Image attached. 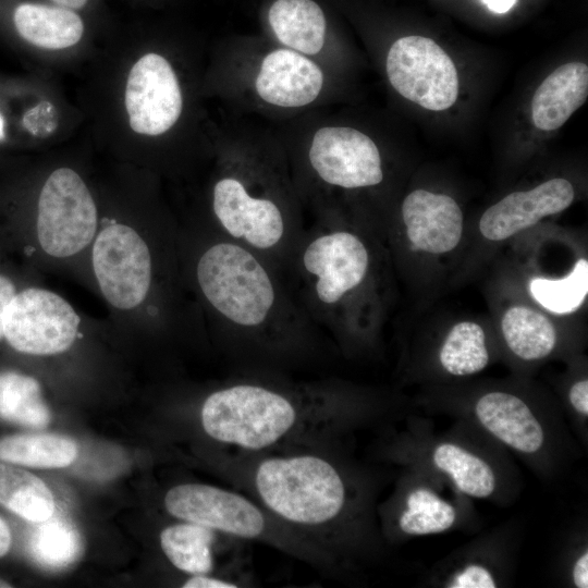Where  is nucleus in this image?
<instances>
[{
  "instance_id": "31",
  "label": "nucleus",
  "mask_w": 588,
  "mask_h": 588,
  "mask_svg": "<svg viewBox=\"0 0 588 588\" xmlns=\"http://www.w3.org/2000/svg\"><path fill=\"white\" fill-rule=\"evenodd\" d=\"M241 581L217 577L216 575H192L183 585L184 588H236Z\"/></svg>"
},
{
  "instance_id": "18",
  "label": "nucleus",
  "mask_w": 588,
  "mask_h": 588,
  "mask_svg": "<svg viewBox=\"0 0 588 588\" xmlns=\"http://www.w3.org/2000/svg\"><path fill=\"white\" fill-rule=\"evenodd\" d=\"M12 21L22 39L42 49L74 46L84 33L79 15L66 8L25 2L14 9Z\"/></svg>"
},
{
  "instance_id": "29",
  "label": "nucleus",
  "mask_w": 588,
  "mask_h": 588,
  "mask_svg": "<svg viewBox=\"0 0 588 588\" xmlns=\"http://www.w3.org/2000/svg\"><path fill=\"white\" fill-rule=\"evenodd\" d=\"M456 518L452 504L425 488L413 490L399 517V527L407 535L438 534L450 529Z\"/></svg>"
},
{
  "instance_id": "10",
  "label": "nucleus",
  "mask_w": 588,
  "mask_h": 588,
  "mask_svg": "<svg viewBox=\"0 0 588 588\" xmlns=\"http://www.w3.org/2000/svg\"><path fill=\"white\" fill-rule=\"evenodd\" d=\"M309 161L326 183L359 188L381 183L383 172L377 145L348 126H326L313 137Z\"/></svg>"
},
{
  "instance_id": "14",
  "label": "nucleus",
  "mask_w": 588,
  "mask_h": 588,
  "mask_svg": "<svg viewBox=\"0 0 588 588\" xmlns=\"http://www.w3.org/2000/svg\"><path fill=\"white\" fill-rule=\"evenodd\" d=\"M402 218L415 249L444 254L453 250L462 238L463 213L448 195L415 189L403 200Z\"/></svg>"
},
{
  "instance_id": "6",
  "label": "nucleus",
  "mask_w": 588,
  "mask_h": 588,
  "mask_svg": "<svg viewBox=\"0 0 588 588\" xmlns=\"http://www.w3.org/2000/svg\"><path fill=\"white\" fill-rule=\"evenodd\" d=\"M387 74L401 96L427 110L442 111L456 101V68L430 38L406 36L394 41L387 57Z\"/></svg>"
},
{
  "instance_id": "17",
  "label": "nucleus",
  "mask_w": 588,
  "mask_h": 588,
  "mask_svg": "<svg viewBox=\"0 0 588 588\" xmlns=\"http://www.w3.org/2000/svg\"><path fill=\"white\" fill-rule=\"evenodd\" d=\"M588 96V66L569 62L555 69L538 86L531 100V120L541 131H554L581 107Z\"/></svg>"
},
{
  "instance_id": "36",
  "label": "nucleus",
  "mask_w": 588,
  "mask_h": 588,
  "mask_svg": "<svg viewBox=\"0 0 588 588\" xmlns=\"http://www.w3.org/2000/svg\"><path fill=\"white\" fill-rule=\"evenodd\" d=\"M11 546V532L5 522L0 517V558L7 554Z\"/></svg>"
},
{
  "instance_id": "35",
  "label": "nucleus",
  "mask_w": 588,
  "mask_h": 588,
  "mask_svg": "<svg viewBox=\"0 0 588 588\" xmlns=\"http://www.w3.org/2000/svg\"><path fill=\"white\" fill-rule=\"evenodd\" d=\"M482 3L494 13H506L511 10L517 0H481Z\"/></svg>"
},
{
  "instance_id": "15",
  "label": "nucleus",
  "mask_w": 588,
  "mask_h": 588,
  "mask_svg": "<svg viewBox=\"0 0 588 588\" xmlns=\"http://www.w3.org/2000/svg\"><path fill=\"white\" fill-rule=\"evenodd\" d=\"M322 82V72L315 62L294 50L279 49L262 60L256 89L271 105L303 107L318 97Z\"/></svg>"
},
{
  "instance_id": "32",
  "label": "nucleus",
  "mask_w": 588,
  "mask_h": 588,
  "mask_svg": "<svg viewBox=\"0 0 588 588\" xmlns=\"http://www.w3.org/2000/svg\"><path fill=\"white\" fill-rule=\"evenodd\" d=\"M17 291V285L13 278L3 271H0V341L3 338L2 324L5 307Z\"/></svg>"
},
{
  "instance_id": "25",
  "label": "nucleus",
  "mask_w": 588,
  "mask_h": 588,
  "mask_svg": "<svg viewBox=\"0 0 588 588\" xmlns=\"http://www.w3.org/2000/svg\"><path fill=\"white\" fill-rule=\"evenodd\" d=\"M0 417L25 427H46L51 416L38 381L16 371L0 372Z\"/></svg>"
},
{
  "instance_id": "24",
  "label": "nucleus",
  "mask_w": 588,
  "mask_h": 588,
  "mask_svg": "<svg viewBox=\"0 0 588 588\" xmlns=\"http://www.w3.org/2000/svg\"><path fill=\"white\" fill-rule=\"evenodd\" d=\"M77 446L69 438L41 433L0 439V461L38 468H61L72 464Z\"/></svg>"
},
{
  "instance_id": "4",
  "label": "nucleus",
  "mask_w": 588,
  "mask_h": 588,
  "mask_svg": "<svg viewBox=\"0 0 588 588\" xmlns=\"http://www.w3.org/2000/svg\"><path fill=\"white\" fill-rule=\"evenodd\" d=\"M196 274L207 301L235 326L257 328L275 306L270 274L240 243L221 242L209 247L198 260Z\"/></svg>"
},
{
  "instance_id": "34",
  "label": "nucleus",
  "mask_w": 588,
  "mask_h": 588,
  "mask_svg": "<svg viewBox=\"0 0 588 588\" xmlns=\"http://www.w3.org/2000/svg\"><path fill=\"white\" fill-rule=\"evenodd\" d=\"M573 580L576 587H588V552H584L575 562L573 568Z\"/></svg>"
},
{
  "instance_id": "30",
  "label": "nucleus",
  "mask_w": 588,
  "mask_h": 588,
  "mask_svg": "<svg viewBox=\"0 0 588 588\" xmlns=\"http://www.w3.org/2000/svg\"><path fill=\"white\" fill-rule=\"evenodd\" d=\"M491 573L481 565H468L457 573L449 587L452 588H494Z\"/></svg>"
},
{
  "instance_id": "26",
  "label": "nucleus",
  "mask_w": 588,
  "mask_h": 588,
  "mask_svg": "<svg viewBox=\"0 0 588 588\" xmlns=\"http://www.w3.org/2000/svg\"><path fill=\"white\" fill-rule=\"evenodd\" d=\"M434 465L448 474L456 488L475 498H487L495 489L492 468L480 457L452 443L438 445L433 453Z\"/></svg>"
},
{
  "instance_id": "12",
  "label": "nucleus",
  "mask_w": 588,
  "mask_h": 588,
  "mask_svg": "<svg viewBox=\"0 0 588 588\" xmlns=\"http://www.w3.org/2000/svg\"><path fill=\"white\" fill-rule=\"evenodd\" d=\"M213 211L235 241L258 250L277 247L285 235V221L270 199L253 197L242 182L224 177L213 187Z\"/></svg>"
},
{
  "instance_id": "37",
  "label": "nucleus",
  "mask_w": 588,
  "mask_h": 588,
  "mask_svg": "<svg viewBox=\"0 0 588 588\" xmlns=\"http://www.w3.org/2000/svg\"><path fill=\"white\" fill-rule=\"evenodd\" d=\"M52 1L63 7L71 8V9H81L87 2V0H52Z\"/></svg>"
},
{
  "instance_id": "21",
  "label": "nucleus",
  "mask_w": 588,
  "mask_h": 588,
  "mask_svg": "<svg viewBox=\"0 0 588 588\" xmlns=\"http://www.w3.org/2000/svg\"><path fill=\"white\" fill-rule=\"evenodd\" d=\"M26 550L30 559L48 571H62L75 563L83 553L82 537L66 518L54 513L35 523Z\"/></svg>"
},
{
  "instance_id": "20",
  "label": "nucleus",
  "mask_w": 588,
  "mask_h": 588,
  "mask_svg": "<svg viewBox=\"0 0 588 588\" xmlns=\"http://www.w3.org/2000/svg\"><path fill=\"white\" fill-rule=\"evenodd\" d=\"M218 532L191 522L170 525L160 532L161 550L177 569L192 575L211 574Z\"/></svg>"
},
{
  "instance_id": "2",
  "label": "nucleus",
  "mask_w": 588,
  "mask_h": 588,
  "mask_svg": "<svg viewBox=\"0 0 588 588\" xmlns=\"http://www.w3.org/2000/svg\"><path fill=\"white\" fill-rule=\"evenodd\" d=\"M327 417L322 399L259 383H235L209 394L200 424L215 442L234 453L290 450L322 436Z\"/></svg>"
},
{
  "instance_id": "19",
  "label": "nucleus",
  "mask_w": 588,
  "mask_h": 588,
  "mask_svg": "<svg viewBox=\"0 0 588 588\" xmlns=\"http://www.w3.org/2000/svg\"><path fill=\"white\" fill-rule=\"evenodd\" d=\"M268 20L277 38L294 50L316 54L324 44L326 17L313 0H277Z\"/></svg>"
},
{
  "instance_id": "27",
  "label": "nucleus",
  "mask_w": 588,
  "mask_h": 588,
  "mask_svg": "<svg viewBox=\"0 0 588 588\" xmlns=\"http://www.w3.org/2000/svg\"><path fill=\"white\" fill-rule=\"evenodd\" d=\"M439 359L443 369L454 376L481 371L489 362L483 329L471 321L456 323L441 346Z\"/></svg>"
},
{
  "instance_id": "23",
  "label": "nucleus",
  "mask_w": 588,
  "mask_h": 588,
  "mask_svg": "<svg viewBox=\"0 0 588 588\" xmlns=\"http://www.w3.org/2000/svg\"><path fill=\"white\" fill-rule=\"evenodd\" d=\"M0 504L32 523L54 513L53 495L40 478L3 463H0Z\"/></svg>"
},
{
  "instance_id": "11",
  "label": "nucleus",
  "mask_w": 588,
  "mask_h": 588,
  "mask_svg": "<svg viewBox=\"0 0 588 588\" xmlns=\"http://www.w3.org/2000/svg\"><path fill=\"white\" fill-rule=\"evenodd\" d=\"M302 265L313 279L317 299L334 305L364 281L369 254L357 235L334 231L320 234L306 245Z\"/></svg>"
},
{
  "instance_id": "9",
  "label": "nucleus",
  "mask_w": 588,
  "mask_h": 588,
  "mask_svg": "<svg viewBox=\"0 0 588 588\" xmlns=\"http://www.w3.org/2000/svg\"><path fill=\"white\" fill-rule=\"evenodd\" d=\"M182 103L176 75L163 57L147 53L133 65L125 87L133 131L150 136L166 133L180 118Z\"/></svg>"
},
{
  "instance_id": "8",
  "label": "nucleus",
  "mask_w": 588,
  "mask_h": 588,
  "mask_svg": "<svg viewBox=\"0 0 588 588\" xmlns=\"http://www.w3.org/2000/svg\"><path fill=\"white\" fill-rule=\"evenodd\" d=\"M93 266L100 290L114 307L130 309L146 297L151 257L146 242L124 224L106 226L93 248Z\"/></svg>"
},
{
  "instance_id": "5",
  "label": "nucleus",
  "mask_w": 588,
  "mask_h": 588,
  "mask_svg": "<svg viewBox=\"0 0 588 588\" xmlns=\"http://www.w3.org/2000/svg\"><path fill=\"white\" fill-rule=\"evenodd\" d=\"M97 228L91 194L72 169L54 170L41 187L36 217L37 240L53 257H69L85 248Z\"/></svg>"
},
{
  "instance_id": "3",
  "label": "nucleus",
  "mask_w": 588,
  "mask_h": 588,
  "mask_svg": "<svg viewBox=\"0 0 588 588\" xmlns=\"http://www.w3.org/2000/svg\"><path fill=\"white\" fill-rule=\"evenodd\" d=\"M167 512L234 540L258 541L322 568L331 556L269 514L256 500L205 483H182L164 495Z\"/></svg>"
},
{
  "instance_id": "33",
  "label": "nucleus",
  "mask_w": 588,
  "mask_h": 588,
  "mask_svg": "<svg viewBox=\"0 0 588 588\" xmlns=\"http://www.w3.org/2000/svg\"><path fill=\"white\" fill-rule=\"evenodd\" d=\"M568 399L574 409L580 415L588 416V381L587 379L575 382L568 392Z\"/></svg>"
},
{
  "instance_id": "1",
  "label": "nucleus",
  "mask_w": 588,
  "mask_h": 588,
  "mask_svg": "<svg viewBox=\"0 0 588 588\" xmlns=\"http://www.w3.org/2000/svg\"><path fill=\"white\" fill-rule=\"evenodd\" d=\"M232 481L298 537L330 555L348 503L345 480L321 453H231ZM331 556V555H330Z\"/></svg>"
},
{
  "instance_id": "22",
  "label": "nucleus",
  "mask_w": 588,
  "mask_h": 588,
  "mask_svg": "<svg viewBox=\"0 0 588 588\" xmlns=\"http://www.w3.org/2000/svg\"><path fill=\"white\" fill-rule=\"evenodd\" d=\"M501 330L509 348L524 360L541 359L556 344V330L552 322L526 306L509 308L502 317Z\"/></svg>"
},
{
  "instance_id": "28",
  "label": "nucleus",
  "mask_w": 588,
  "mask_h": 588,
  "mask_svg": "<svg viewBox=\"0 0 588 588\" xmlns=\"http://www.w3.org/2000/svg\"><path fill=\"white\" fill-rule=\"evenodd\" d=\"M529 291L536 302L553 314L566 315L576 311L588 294L587 259L580 258L565 278L532 279Z\"/></svg>"
},
{
  "instance_id": "13",
  "label": "nucleus",
  "mask_w": 588,
  "mask_h": 588,
  "mask_svg": "<svg viewBox=\"0 0 588 588\" xmlns=\"http://www.w3.org/2000/svg\"><path fill=\"white\" fill-rule=\"evenodd\" d=\"M574 197L573 185L562 177L548 180L528 191L511 193L483 212L479 231L489 241L506 240L541 219L565 210Z\"/></svg>"
},
{
  "instance_id": "16",
  "label": "nucleus",
  "mask_w": 588,
  "mask_h": 588,
  "mask_svg": "<svg viewBox=\"0 0 588 588\" xmlns=\"http://www.w3.org/2000/svg\"><path fill=\"white\" fill-rule=\"evenodd\" d=\"M475 413L491 434L514 450L535 453L542 446V427L518 396L489 392L477 401Z\"/></svg>"
},
{
  "instance_id": "38",
  "label": "nucleus",
  "mask_w": 588,
  "mask_h": 588,
  "mask_svg": "<svg viewBox=\"0 0 588 588\" xmlns=\"http://www.w3.org/2000/svg\"><path fill=\"white\" fill-rule=\"evenodd\" d=\"M9 587H11V585L8 581L0 578V588H9Z\"/></svg>"
},
{
  "instance_id": "7",
  "label": "nucleus",
  "mask_w": 588,
  "mask_h": 588,
  "mask_svg": "<svg viewBox=\"0 0 588 588\" xmlns=\"http://www.w3.org/2000/svg\"><path fill=\"white\" fill-rule=\"evenodd\" d=\"M78 324V315L61 296L27 287L17 291L5 307L2 340L23 354L51 355L72 345Z\"/></svg>"
}]
</instances>
